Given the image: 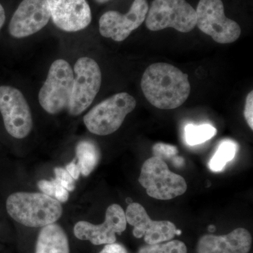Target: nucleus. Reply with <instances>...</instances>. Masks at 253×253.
<instances>
[{
  "label": "nucleus",
  "instance_id": "f257e3e1",
  "mask_svg": "<svg viewBox=\"0 0 253 253\" xmlns=\"http://www.w3.org/2000/svg\"><path fill=\"white\" fill-rule=\"evenodd\" d=\"M141 86L150 104L163 110L179 108L191 91L188 75L166 63H154L146 68Z\"/></svg>",
  "mask_w": 253,
  "mask_h": 253
},
{
  "label": "nucleus",
  "instance_id": "f03ea898",
  "mask_svg": "<svg viewBox=\"0 0 253 253\" xmlns=\"http://www.w3.org/2000/svg\"><path fill=\"white\" fill-rule=\"evenodd\" d=\"M6 207L10 217L28 227L53 224L63 213L61 203L42 193H14L6 200Z\"/></svg>",
  "mask_w": 253,
  "mask_h": 253
},
{
  "label": "nucleus",
  "instance_id": "7ed1b4c3",
  "mask_svg": "<svg viewBox=\"0 0 253 253\" xmlns=\"http://www.w3.org/2000/svg\"><path fill=\"white\" fill-rule=\"evenodd\" d=\"M136 106V99L126 92L113 95L95 106L84 116L88 130L99 136L109 135L122 126Z\"/></svg>",
  "mask_w": 253,
  "mask_h": 253
},
{
  "label": "nucleus",
  "instance_id": "20e7f679",
  "mask_svg": "<svg viewBox=\"0 0 253 253\" xmlns=\"http://www.w3.org/2000/svg\"><path fill=\"white\" fill-rule=\"evenodd\" d=\"M138 181L150 197L162 201L181 196L187 190L185 179L171 172L165 161L155 156L145 161Z\"/></svg>",
  "mask_w": 253,
  "mask_h": 253
},
{
  "label": "nucleus",
  "instance_id": "39448f33",
  "mask_svg": "<svg viewBox=\"0 0 253 253\" xmlns=\"http://www.w3.org/2000/svg\"><path fill=\"white\" fill-rule=\"evenodd\" d=\"M73 81L74 73L71 65L66 60H56L50 66L47 78L39 91L42 108L51 115L67 110Z\"/></svg>",
  "mask_w": 253,
  "mask_h": 253
},
{
  "label": "nucleus",
  "instance_id": "423d86ee",
  "mask_svg": "<svg viewBox=\"0 0 253 253\" xmlns=\"http://www.w3.org/2000/svg\"><path fill=\"white\" fill-rule=\"evenodd\" d=\"M145 21L151 31L172 28L189 33L196 26V10L186 0H154Z\"/></svg>",
  "mask_w": 253,
  "mask_h": 253
},
{
  "label": "nucleus",
  "instance_id": "0eeeda50",
  "mask_svg": "<svg viewBox=\"0 0 253 253\" xmlns=\"http://www.w3.org/2000/svg\"><path fill=\"white\" fill-rule=\"evenodd\" d=\"M72 94L67 111L73 116L84 112L92 104L99 93L102 81L98 63L89 57H81L74 66Z\"/></svg>",
  "mask_w": 253,
  "mask_h": 253
},
{
  "label": "nucleus",
  "instance_id": "6e6552de",
  "mask_svg": "<svg viewBox=\"0 0 253 253\" xmlns=\"http://www.w3.org/2000/svg\"><path fill=\"white\" fill-rule=\"evenodd\" d=\"M196 13V26L219 44H230L239 39L241 27L226 18L221 0H200Z\"/></svg>",
  "mask_w": 253,
  "mask_h": 253
},
{
  "label": "nucleus",
  "instance_id": "1a4fd4ad",
  "mask_svg": "<svg viewBox=\"0 0 253 253\" xmlns=\"http://www.w3.org/2000/svg\"><path fill=\"white\" fill-rule=\"evenodd\" d=\"M0 113L5 129L13 137L23 139L31 133L33 125L31 109L19 89L0 86Z\"/></svg>",
  "mask_w": 253,
  "mask_h": 253
},
{
  "label": "nucleus",
  "instance_id": "9d476101",
  "mask_svg": "<svg viewBox=\"0 0 253 253\" xmlns=\"http://www.w3.org/2000/svg\"><path fill=\"white\" fill-rule=\"evenodd\" d=\"M149 8L147 0H134L126 14L116 11L104 13L99 19L100 34L116 42L124 41L144 23Z\"/></svg>",
  "mask_w": 253,
  "mask_h": 253
},
{
  "label": "nucleus",
  "instance_id": "9b49d317",
  "mask_svg": "<svg viewBox=\"0 0 253 253\" xmlns=\"http://www.w3.org/2000/svg\"><path fill=\"white\" fill-rule=\"evenodd\" d=\"M126 227L124 210L119 205L112 204L106 210L104 223L95 225L86 221H78L74 226V234L78 239L100 246L116 243V234L121 235Z\"/></svg>",
  "mask_w": 253,
  "mask_h": 253
},
{
  "label": "nucleus",
  "instance_id": "f8f14e48",
  "mask_svg": "<svg viewBox=\"0 0 253 253\" xmlns=\"http://www.w3.org/2000/svg\"><path fill=\"white\" fill-rule=\"evenodd\" d=\"M126 217V223L134 226V237H144L147 244L167 242L179 234L174 223L168 220H152L145 208L138 203H131L128 206Z\"/></svg>",
  "mask_w": 253,
  "mask_h": 253
},
{
  "label": "nucleus",
  "instance_id": "ddd939ff",
  "mask_svg": "<svg viewBox=\"0 0 253 253\" xmlns=\"http://www.w3.org/2000/svg\"><path fill=\"white\" fill-rule=\"evenodd\" d=\"M50 18L46 0H23L10 21V35L18 39L27 38L45 27Z\"/></svg>",
  "mask_w": 253,
  "mask_h": 253
},
{
  "label": "nucleus",
  "instance_id": "4468645a",
  "mask_svg": "<svg viewBox=\"0 0 253 253\" xmlns=\"http://www.w3.org/2000/svg\"><path fill=\"white\" fill-rule=\"evenodd\" d=\"M51 18L56 27L78 32L90 24L91 11L86 0H46Z\"/></svg>",
  "mask_w": 253,
  "mask_h": 253
},
{
  "label": "nucleus",
  "instance_id": "2eb2a0df",
  "mask_svg": "<svg viewBox=\"0 0 253 253\" xmlns=\"http://www.w3.org/2000/svg\"><path fill=\"white\" fill-rule=\"evenodd\" d=\"M252 241L251 233L244 228L224 236L206 234L199 240L197 253H249Z\"/></svg>",
  "mask_w": 253,
  "mask_h": 253
},
{
  "label": "nucleus",
  "instance_id": "dca6fc26",
  "mask_svg": "<svg viewBox=\"0 0 253 253\" xmlns=\"http://www.w3.org/2000/svg\"><path fill=\"white\" fill-rule=\"evenodd\" d=\"M36 253H70L66 232L59 224L43 226L37 240Z\"/></svg>",
  "mask_w": 253,
  "mask_h": 253
},
{
  "label": "nucleus",
  "instance_id": "f3484780",
  "mask_svg": "<svg viewBox=\"0 0 253 253\" xmlns=\"http://www.w3.org/2000/svg\"><path fill=\"white\" fill-rule=\"evenodd\" d=\"M76 152L81 174L89 176L99 162L101 154L99 147L92 141L83 140L77 144Z\"/></svg>",
  "mask_w": 253,
  "mask_h": 253
},
{
  "label": "nucleus",
  "instance_id": "a211bd4d",
  "mask_svg": "<svg viewBox=\"0 0 253 253\" xmlns=\"http://www.w3.org/2000/svg\"><path fill=\"white\" fill-rule=\"evenodd\" d=\"M238 149L239 146L234 141L226 139L221 141L215 154L210 161V169L215 172L222 171L226 165L235 157Z\"/></svg>",
  "mask_w": 253,
  "mask_h": 253
},
{
  "label": "nucleus",
  "instance_id": "6ab92c4d",
  "mask_svg": "<svg viewBox=\"0 0 253 253\" xmlns=\"http://www.w3.org/2000/svg\"><path fill=\"white\" fill-rule=\"evenodd\" d=\"M217 129L210 124H189L185 126L184 134L186 143L189 146L203 144L215 136Z\"/></svg>",
  "mask_w": 253,
  "mask_h": 253
},
{
  "label": "nucleus",
  "instance_id": "aec40b11",
  "mask_svg": "<svg viewBox=\"0 0 253 253\" xmlns=\"http://www.w3.org/2000/svg\"><path fill=\"white\" fill-rule=\"evenodd\" d=\"M138 253H188L185 244L179 240L167 242L147 244L139 249Z\"/></svg>",
  "mask_w": 253,
  "mask_h": 253
},
{
  "label": "nucleus",
  "instance_id": "412c9836",
  "mask_svg": "<svg viewBox=\"0 0 253 253\" xmlns=\"http://www.w3.org/2000/svg\"><path fill=\"white\" fill-rule=\"evenodd\" d=\"M153 152L155 157L165 159H169L175 156L178 154V149L173 145L157 143L153 147Z\"/></svg>",
  "mask_w": 253,
  "mask_h": 253
},
{
  "label": "nucleus",
  "instance_id": "4be33fe9",
  "mask_svg": "<svg viewBox=\"0 0 253 253\" xmlns=\"http://www.w3.org/2000/svg\"><path fill=\"white\" fill-rule=\"evenodd\" d=\"M55 180L59 183L68 191H73L76 189L75 179L66 169L63 168H56L54 169Z\"/></svg>",
  "mask_w": 253,
  "mask_h": 253
},
{
  "label": "nucleus",
  "instance_id": "5701e85b",
  "mask_svg": "<svg viewBox=\"0 0 253 253\" xmlns=\"http://www.w3.org/2000/svg\"><path fill=\"white\" fill-rule=\"evenodd\" d=\"M244 117L251 129H253V91L248 94L245 104Z\"/></svg>",
  "mask_w": 253,
  "mask_h": 253
},
{
  "label": "nucleus",
  "instance_id": "b1692460",
  "mask_svg": "<svg viewBox=\"0 0 253 253\" xmlns=\"http://www.w3.org/2000/svg\"><path fill=\"white\" fill-rule=\"evenodd\" d=\"M54 190L53 198L57 200L60 203H66L69 199V192L59 183L54 179Z\"/></svg>",
  "mask_w": 253,
  "mask_h": 253
},
{
  "label": "nucleus",
  "instance_id": "393cba45",
  "mask_svg": "<svg viewBox=\"0 0 253 253\" xmlns=\"http://www.w3.org/2000/svg\"><path fill=\"white\" fill-rule=\"evenodd\" d=\"M38 186L42 194L53 197L54 190V180H41L38 181Z\"/></svg>",
  "mask_w": 253,
  "mask_h": 253
},
{
  "label": "nucleus",
  "instance_id": "a878e982",
  "mask_svg": "<svg viewBox=\"0 0 253 253\" xmlns=\"http://www.w3.org/2000/svg\"><path fill=\"white\" fill-rule=\"evenodd\" d=\"M100 253H127V251L122 245L116 244H106Z\"/></svg>",
  "mask_w": 253,
  "mask_h": 253
},
{
  "label": "nucleus",
  "instance_id": "bb28decb",
  "mask_svg": "<svg viewBox=\"0 0 253 253\" xmlns=\"http://www.w3.org/2000/svg\"><path fill=\"white\" fill-rule=\"evenodd\" d=\"M66 169L75 180H78L79 179L81 172L79 166H78V163L76 162V160H73L72 162L68 164L66 166Z\"/></svg>",
  "mask_w": 253,
  "mask_h": 253
},
{
  "label": "nucleus",
  "instance_id": "cd10ccee",
  "mask_svg": "<svg viewBox=\"0 0 253 253\" xmlns=\"http://www.w3.org/2000/svg\"><path fill=\"white\" fill-rule=\"evenodd\" d=\"M5 19H6V15H5V11L2 5L0 4V30L4 26Z\"/></svg>",
  "mask_w": 253,
  "mask_h": 253
},
{
  "label": "nucleus",
  "instance_id": "c85d7f7f",
  "mask_svg": "<svg viewBox=\"0 0 253 253\" xmlns=\"http://www.w3.org/2000/svg\"><path fill=\"white\" fill-rule=\"evenodd\" d=\"M98 4H104V3L108 2V1H111V0H94Z\"/></svg>",
  "mask_w": 253,
  "mask_h": 253
}]
</instances>
